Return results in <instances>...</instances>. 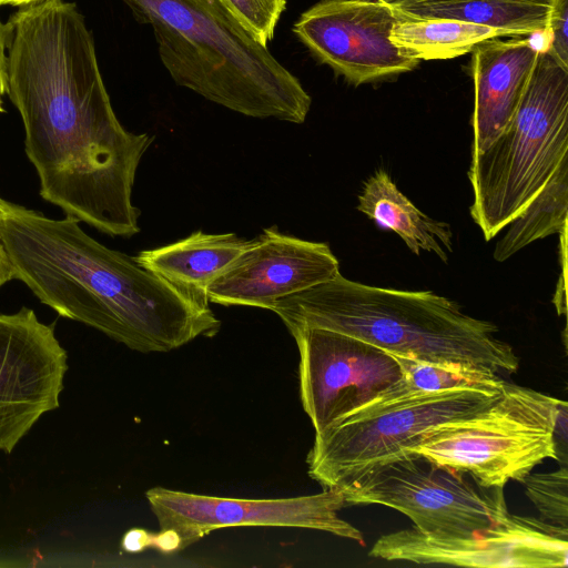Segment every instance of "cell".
<instances>
[{
    "label": "cell",
    "mask_w": 568,
    "mask_h": 568,
    "mask_svg": "<svg viewBox=\"0 0 568 568\" xmlns=\"http://www.w3.org/2000/svg\"><path fill=\"white\" fill-rule=\"evenodd\" d=\"M7 93L22 119L41 197L106 235L139 233L132 190L154 136L118 120L93 39L64 30L26 41L9 57Z\"/></svg>",
    "instance_id": "cell-1"
},
{
    "label": "cell",
    "mask_w": 568,
    "mask_h": 568,
    "mask_svg": "<svg viewBox=\"0 0 568 568\" xmlns=\"http://www.w3.org/2000/svg\"><path fill=\"white\" fill-rule=\"evenodd\" d=\"M0 240L12 277L42 304L133 351L165 353L220 331L209 305L95 241L71 216L3 200Z\"/></svg>",
    "instance_id": "cell-2"
},
{
    "label": "cell",
    "mask_w": 568,
    "mask_h": 568,
    "mask_svg": "<svg viewBox=\"0 0 568 568\" xmlns=\"http://www.w3.org/2000/svg\"><path fill=\"white\" fill-rule=\"evenodd\" d=\"M291 332L303 327L347 334L415 359L453 362L516 373L519 358L489 321L432 291L371 286L344 277L277 301L271 310Z\"/></svg>",
    "instance_id": "cell-3"
},
{
    "label": "cell",
    "mask_w": 568,
    "mask_h": 568,
    "mask_svg": "<svg viewBox=\"0 0 568 568\" xmlns=\"http://www.w3.org/2000/svg\"><path fill=\"white\" fill-rule=\"evenodd\" d=\"M172 79L241 114L303 123L312 99L222 0H123Z\"/></svg>",
    "instance_id": "cell-4"
},
{
    "label": "cell",
    "mask_w": 568,
    "mask_h": 568,
    "mask_svg": "<svg viewBox=\"0 0 568 568\" xmlns=\"http://www.w3.org/2000/svg\"><path fill=\"white\" fill-rule=\"evenodd\" d=\"M568 69L541 48L507 128L471 152L470 215L486 241L498 235L568 162Z\"/></svg>",
    "instance_id": "cell-5"
},
{
    "label": "cell",
    "mask_w": 568,
    "mask_h": 568,
    "mask_svg": "<svg viewBox=\"0 0 568 568\" xmlns=\"http://www.w3.org/2000/svg\"><path fill=\"white\" fill-rule=\"evenodd\" d=\"M560 399L505 382L484 408L427 429L413 447L435 465L469 475L484 487L523 481L545 459H557Z\"/></svg>",
    "instance_id": "cell-6"
},
{
    "label": "cell",
    "mask_w": 568,
    "mask_h": 568,
    "mask_svg": "<svg viewBox=\"0 0 568 568\" xmlns=\"http://www.w3.org/2000/svg\"><path fill=\"white\" fill-rule=\"evenodd\" d=\"M346 505H382L407 516L418 531L465 536L508 518L504 488L484 487L465 473L402 450L347 478Z\"/></svg>",
    "instance_id": "cell-7"
},
{
    "label": "cell",
    "mask_w": 568,
    "mask_h": 568,
    "mask_svg": "<svg viewBox=\"0 0 568 568\" xmlns=\"http://www.w3.org/2000/svg\"><path fill=\"white\" fill-rule=\"evenodd\" d=\"M160 532L151 545L179 551L210 532L229 527H292L322 530L365 546L356 527L338 516L346 506L338 488L272 499L217 497L152 487L145 493Z\"/></svg>",
    "instance_id": "cell-8"
},
{
    "label": "cell",
    "mask_w": 568,
    "mask_h": 568,
    "mask_svg": "<svg viewBox=\"0 0 568 568\" xmlns=\"http://www.w3.org/2000/svg\"><path fill=\"white\" fill-rule=\"evenodd\" d=\"M499 394L447 390L343 419L315 433L306 458L308 475L323 489L335 488L351 476L415 446L430 427L473 414Z\"/></svg>",
    "instance_id": "cell-9"
},
{
    "label": "cell",
    "mask_w": 568,
    "mask_h": 568,
    "mask_svg": "<svg viewBox=\"0 0 568 568\" xmlns=\"http://www.w3.org/2000/svg\"><path fill=\"white\" fill-rule=\"evenodd\" d=\"M300 352V393L315 433L374 400L402 375L393 354L339 332L303 327L290 332Z\"/></svg>",
    "instance_id": "cell-10"
},
{
    "label": "cell",
    "mask_w": 568,
    "mask_h": 568,
    "mask_svg": "<svg viewBox=\"0 0 568 568\" xmlns=\"http://www.w3.org/2000/svg\"><path fill=\"white\" fill-rule=\"evenodd\" d=\"M368 555L387 561L480 568H564L568 529L510 514L493 527L465 536L432 535L414 527L383 535Z\"/></svg>",
    "instance_id": "cell-11"
},
{
    "label": "cell",
    "mask_w": 568,
    "mask_h": 568,
    "mask_svg": "<svg viewBox=\"0 0 568 568\" xmlns=\"http://www.w3.org/2000/svg\"><path fill=\"white\" fill-rule=\"evenodd\" d=\"M68 367L54 326L32 308L0 314V452L11 454L43 415L60 406Z\"/></svg>",
    "instance_id": "cell-12"
},
{
    "label": "cell",
    "mask_w": 568,
    "mask_h": 568,
    "mask_svg": "<svg viewBox=\"0 0 568 568\" xmlns=\"http://www.w3.org/2000/svg\"><path fill=\"white\" fill-rule=\"evenodd\" d=\"M399 18L378 0H322L302 13L293 32L318 61L359 85L418 64L390 41Z\"/></svg>",
    "instance_id": "cell-13"
},
{
    "label": "cell",
    "mask_w": 568,
    "mask_h": 568,
    "mask_svg": "<svg viewBox=\"0 0 568 568\" xmlns=\"http://www.w3.org/2000/svg\"><path fill=\"white\" fill-rule=\"evenodd\" d=\"M339 263L326 243L302 240L272 226L211 283L209 302L272 310L290 295L333 280Z\"/></svg>",
    "instance_id": "cell-14"
},
{
    "label": "cell",
    "mask_w": 568,
    "mask_h": 568,
    "mask_svg": "<svg viewBox=\"0 0 568 568\" xmlns=\"http://www.w3.org/2000/svg\"><path fill=\"white\" fill-rule=\"evenodd\" d=\"M545 41L534 38L479 43L473 52V151L486 149L514 118Z\"/></svg>",
    "instance_id": "cell-15"
},
{
    "label": "cell",
    "mask_w": 568,
    "mask_h": 568,
    "mask_svg": "<svg viewBox=\"0 0 568 568\" xmlns=\"http://www.w3.org/2000/svg\"><path fill=\"white\" fill-rule=\"evenodd\" d=\"M250 242L235 233L196 231L171 244L141 251L134 258L195 301L209 305V286Z\"/></svg>",
    "instance_id": "cell-16"
},
{
    "label": "cell",
    "mask_w": 568,
    "mask_h": 568,
    "mask_svg": "<svg viewBox=\"0 0 568 568\" xmlns=\"http://www.w3.org/2000/svg\"><path fill=\"white\" fill-rule=\"evenodd\" d=\"M356 209L379 227L394 231L416 255L420 251L433 252L447 263V253H453L450 225L417 209L384 170L364 182Z\"/></svg>",
    "instance_id": "cell-17"
},
{
    "label": "cell",
    "mask_w": 568,
    "mask_h": 568,
    "mask_svg": "<svg viewBox=\"0 0 568 568\" xmlns=\"http://www.w3.org/2000/svg\"><path fill=\"white\" fill-rule=\"evenodd\" d=\"M394 357L400 366V377L374 400L344 419L363 417L405 400L447 390L471 389L499 394L506 382L496 372L484 367Z\"/></svg>",
    "instance_id": "cell-18"
},
{
    "label": "cell",
    "mask_w": 568,
    "mask_h": 568,
    "mask_svg": "<svg viewBox=\"0 0 568 568\" xmlns=\"http://www.w3.org/2000/svg\"><path fill=\"white\" fill-rule=\"evenodd\" d=\"M390 7L399 17L454 19L519 36L545 34L551 11L516 0H399Z\"/></svg>",
    "instance_id": "cell-19"
},
{
    "label": "cell",
    "mask_w": 568,
    "mask_h": 568,
    "mask_svg": "<svg viewBox=\"0 0 568 568\" xmlns=\"http://www.w3.org/2000/svg\"><path fill=\"white\" fill-rule=\"evenodd\" d=\"M518 33L445 18L400 17L390 41L415 60L452 59L471 52L479 43Z\"/></svg>",
    "instance_id": "cell-20"
},
{
    "label": "cell",
    "mask_w": 568,
    "mask_h": 568,
    "mask_svg": "<svg viewBox=\"0 0 568 568\" xmlns=\"http://www.w3.org/2000/svg\"><path fill=\"white\" fill-rule=\"evenodd\" d=\"M568 162L555 171L544 189L505 226L498 240L494 258L503 262L528 244L567 231Z\"/></svg>",
    "instance_id": "cell-21"
},
{
    "label": "cell",
    "mask_w": 568,
    "mask_h": 568,
    "mask_svg": "<svg viewBox=\"0 0 568 568\" xmlns=\"http://www.w3.org/2000/svg\"><path fill=\"white\" fill-rule=\"evenodd\" d=\"M540 519L568 529V469L561 465L548 473H530L521 481Z\"/></svg>",
    "instance_id": "cell-22"
},
{
    "label": "cell",
    "mask_w": 568,
    "mask_h": 568,
    "mask_svg": "<svg viewBox=\"0 0 568 568\" xmlns=\"http://www.w3.org/2000/svg\"><path fill=\"white\" fill-rule=\"evenodd\" d=\"M240 21L264 45L273 39L274 30L286 8L287 0H222Z\"/></svg>",
    "instance_id": "cell-23"
},
{
    "label": "cell",
    "mask_w": 568,
    "mask_h": 568,
    "mask_svg": "<svg viewBox=\"0 0 568 568\" xmlns=\"http://www.w3.org/2000/svg\"><path fill=\"white\" fill-rule=\"evenodd\" d=\"M544 39L549 53L568 69V0H556L551 7Z\"/></svg>",
    "instance_id": "cell-24"
},
{
    "label": "cell",
    "mask_w": 568,
    "mask_h": 568,
    "mask_svg": "<svg viewBox=\"0 0 568 568\" xmlns=\"http://www.w3.org/2000/svg\"><path fill=\"white\" fill-rule=\"evenodd\" d=\"M8 30L7 24L0 20V112H3L2 98L7 93L8 84Z\"/></svg>",
    "instance_id": "cell-25"
},
{
    "label": "cell",
    "mask_w": 568,
    "mask_h": 568,
    "mask_svg": "<svg viewBox=\"0 0 568 568\" xmlns=\"http://www.w3.org/2000/svg\"><path fill=\"white\" fill-rule=\"evenodd\" d=\"M151 536L142 529L129 530L122 539V548L129 552L141 551L151 545Z\"/></svg>",
    "instance_id": "cell-26"
},
{
    "label": "cell",
    "mask_w": 568,
    "mask_h": 568,
    "mask_svg": "<svg viewBox=\"0 0 568 568\" xmlns=\"http://www.w3.org/2000/svg\"><path fill=\"white\" fill-rule=\"evenodd\" d=\"M3 199L0 197V207ZM13 280L10 264L4 253L1 240H0V288L9 281Z\"/></svg>",
    "instance_id": "cell-27"
},
{
    "label": "cell",
    "mask_w": 568,
    "mask_h": 568,
    "mask_svg": "<svg viewBox=\"0 0 568 568\" xmlns=\"http://www.w3.org/2000/svg\"><path fill=\"white\" fill-rule=\"evenodd\" d=\"M520 2L537 4V6H545V7H552L556 0H516Z\"/></svg>",
    "instance_id": "cell-28"
},
{
    "label": "cell",
    "mask_w": 568,
    "mask_h": 568,
    "mask_svg": "<svg viewBox=\"0 0 568 568\" xmlns=\"http://www.w3.org/2000/svg\"><path fill=\"white\" fill-rule=\"evenodd\" d=\"M38 0H0V6L10 4V6H23Z\"/></svg>",
    "instance_id": "cell-29"
},
{
    "label": "cell",
    "mask_w": 568,
    "mask_h": 568,
    "mask_svg": "<svg viewBox=\"0 0 568 568\" xmlns=\"http://www.w3.org/2000/svg\"><path fill=\"white\" fill-rule=\"evenodd\" d=\"M378 1H381V2H383L385 4H388V6H393L394 3H396L399 0H378Z\"/></svg>",
    "instance_id": "cell-30"
}]
</instances>
